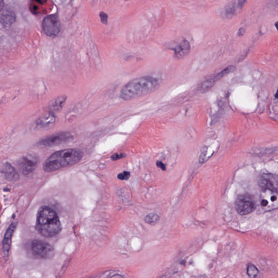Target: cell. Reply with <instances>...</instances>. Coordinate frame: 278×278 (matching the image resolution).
Wrapping results in <instances>:
<instances>
[{
	"label": "cell",
	"instance_id": "1",
	"mask_svg": "<svg viewBox=\"0 0 278 278\" xmlns=\"http://www.w3.org/2000/svg\"><path fill=\"white\" fill-rule=\"evenodd\" d=\"M36 229L45 238L56 236L62 231V224L56 212L51 208L42 206L36 215Z\"/></svg>",
	"mask_w": 278,
	"mask_h": 278
},
{
	"label": "cell",
	"instance_id": "2",
	"mask_svg": "<svg viewBox=\"0 0 278 278\" xmlns=\"http://www.w3.org/2000/svg\"><path fill=\"white\" fill-rule=\"evenodd\" d=\"M158 79L151 76H143L132 80L121 91L120 97L125 101L131 100L151 93L159 87Z\"/></svg>",
	"mask_w": 278,
	"mask_h": 278
},
{
	"label": "cell",
	"instance_id": "3",
	"mask_svg": "<svg viewBox=\"0 0 278 278\" xmlns=\"http://www.w3.org/2000/svg\"><path fill=\"white\" fill-rule=\"evenodd\" d=\"M83 155L81 149L77 148H69L57 151L45 160L43 169L47 173H52L70 167L81 161Z\"/></svg>",
	"mask_w": 278,
	"mask_h": 278
},
{
	"label": "cell",
	"instance_id": "4",
	"mask_svg": "<svg viewBox=\"0 0 278 278\" xmlns=\"http://www.w3.org/2000/svg\"><path fill=\"white\" fill-rule=\"evenodd\" d=\"M260 206L265 212L277 209L278 207V192L263 190L260 197Z\"/></svg>",
	"mask_w": 278,
	"mask_h": 278
},
{
	"label": "cell",
	"instance_id": "5",
	"mask_svg": "<svg viewBox=\"0 0 278 278\" xmlns=\"http://www.w3.org/2000/svg\"><path fill=\"white\" fill-rule=\"evenodd\" d=\"M235 208L239 215H246L253 212L256 208L253 198L248 195H240L235 203Z\"/></svg>",
	"mask_w": 278,
	"mask_h": 278
},
{
	"label": "cell",
	"instance_id": "6",
	"mask_svg": "<svg viewBox=\"0 0 278 278\" xmlns=\"http://www.w3.org/2000/svg\"><path fill=\"white\" fill-rule=\"evenodd\" d=\"M31 249L34 255L40 259H50L54 254V249L51 245L41 240H34L31 244Z\"/></svg>",
	"mask_w": 278,
	"mask_h": 278
},
{
	"label": "cell",
	"instance_id": "7",
	"mask_svg": "<svg viewBox=\"0 0 278 278\" xmlns=\"http://www.w3.org/2000/svg\"><path fill=\"white\" fill-rule=\"evenodd\" d=\"M73 138L71 133H59L42 139L39 144L45 147H55L70 142L73 140Z\"/></svg>",
	"mask_w": 278,
	"mask_h": 278
},
{
	"label": "cell",
	"instance_id": "8",
	"mask_svg": "<svg viewBox=\"0 0 278 278\" xmlns=\"http://www.w3.org/2000/svg\"><path fill=\"white\" fill-rule=\"evenodd\" d=\"M42 29L44 33L50 37L56 36L61 31V25L60 19L57 14L47 16L42 22Z\"/></svg>",
	"mask_w": 278,
	"mask_h": 278
},
{
	"label": "cell",
	"instance_id": "9",
	"mask_svg": "<svg viewBox=\"0 0 278 278\" xmlns=\"http://www.w3.org/2000/svg\"><path fill=\"white\" fill-rule=\"evenodd\" d=\"M39 160L35 155L29 154L21 158L18 162V167L20 173L25 175L33 173L37 166Z\"/></svg>",
	"mask_w": 278,
	"mask_h": 278
},
{
	"label": "cell",
	"instance_id": "10",
	"mask_svg": "<svg viewBox=\"0 0 278 278\" xmlns=\"http://www.w3.org/2000/svg\"><path fill=\"white\" fill-rule=\"evenodd\" d=\"M235 70V67L233 66H229L223 70L222 71L218 73L216 75L210 77L201 84L199 90L201 93H206L210 90L215 83L224 76L233 72Z\"/></svg>",
	"mask_w": 278,
	"mask_h": 278
},
{
	"label": "cell",
	"instance_id": "11",
	"mask_svg": "<svg viewBox=\"0 0 278 278\" xmlns=\"http://www.w3.org/2000/svg\"><path fill=\"white\" fill-rule=\"evenodd\" d=\"M258 183L263 190L268 189L278 192V180L276 175L264 174L260 176Z\"/></svg>",
	"mask_w": 278,
	"mask_h": 278
},
{
	"label": "cell",
	"instance_id": "12",
	"mask_svg": "<svg viewBox=\"0 0 278 278\" xmlns=\"http://www.w3.org/2000/svg\"><path fill=\"white\" fill-rule=\"evenodd\" d=\"M191 46L189 42L185 39L181 38L178 41V44L173 48L174 52V56L176 58L180 59L184 58L188 55L190 51Z\"/></svg>",
	"mask_w": 278,
	"mask_h": 278
},
{
	"label": "cell",
	"instance_id": "13",
	"mask_svg": "<svg viewBox=\"0 0 278 278\" xmlns=\"http://www.w3.org/2000/svg\"><path fill=\"white\" fill-rule=\"evenodd\" d=\"M56 116L54 113L51 111L41 116L36 121V125L39 128H46L55 124Z\"/></svg>",
	"mask_w": 278,
	"mask_h": 278
},
{
	"label": "cell",
	"instance_id": "14",
	"mask_svg": "<svg viewBox=\"0 0 278 278\" xmlns=\"http://www.w3.org/2000/svg\"><path fill=\"white\" fill-rule=\"evenodd\" d=\"M17 227V223L13 222L10 224L9 228L5 233L3 241V252L7 255L9 252L10 245L12 244V239L15 228Z\"/></svg>",
	"mask_w": 278,
	"mask_h": 278
},
{
	"label": "cell",
	"instance_id": "15",
	"mask_svg": "<svg viewBox=\"0 0 278 278\" xmlns=\"http://www.w3.org/2000/svg\"><path fill=\"white\" fill-rule=\"evenodd\" d=\"M2 172L5 179L9 181H17L20 178L17 171L9 163H7L4 164Z\"/></svg>",
	"mask_w": 278,
	"mask_h": 278
},
{
	"label": "cell",
	"instance_id": "16",
	"mask_svg": "<svg viewBox=\"0 0 278 278\" xmlns=\"http://www.w3.org/2000/svg\"><path fill=\"white\" fill-rule=\"evenodd\" d=\"M67 99V97L66 95H62L53 100L49 104V111L54 113L55 112L61 111L65 104Z\"/></svg>",
	"mask_w": 278,
	"mask_h": 278
},
{
	"label": "cell",
	"instance_id": "17",
	"mask_svg": "<svg viewBox=\"0 0 278 278\" xmlns=\"http://www.w3.org/2000/svg\"><path fill=\"white\" fill-rule=\"evenodd\" d=\"M238 9L236 3L235 1L228 5L224 10V14L227 18H231L236 13Z\"/></svg>",
	"mask_w": 278,
	"mask_h": 278
},
{
	"label": "cell",
	"instance_id": "18",
	"mask_svg": "<svg viewBox=\"0 0 278 278\" xmlns=\"http://www.w3.org/2000/svg\"><path fill=\"white\" fill-rule=\"evenodd\" d=\"M159 220V216L156 213H151L147 215L145 218V221L151 226L156 224Z\"/></svg>",
	"mask_w": 278,
	"mask_h": 278
},
{
	"label": "cell",
	"instance_id": "19",
	"mask_svg": "<svg viewBox=\"0 0 278 278\" xmlns=\"http://www.w3.org/2000/svg\"><path fill=\"white\" fill-rule=\"evenodd\" d=\"M247 272L248 276L251 278H256L259 275L258 269L252 264L248 265Z\"/></svg>",
	"mask_w": 278,
	"mask_h": 278
},
{
	"label": "cell",
	"instance_id": "20",
	"mask_svg": "<svg viewBox=\"0 0 278 278\" xmlns=\"http://www.w3.org/2000/svg\"><path fill=\"white\" fill-rule=\"evenodd\" d=\"M130 176L131 174L130 172H128V171H124V172L120 174L118 176H117V177L120 180H124L129 179Z\"/></svg>",
	"mask_w": 278,
	"mask_h": 278
},
{
	"label": "cell",
	"instance_id": "21",
	"mask_svg": "<svg viewBox=\"0 0 278 278\" xmlns=\"http://www.w3.org/2000/svg\"><path fill=\"white\" fill-rule=\"evenodd\" d=\"M125 157L126 154L124 153H119L113 154V156H111V158L112 160H114V161H116V160L124 158Z\"/></svg>",
	"mask_w": 278,
	"mask_h": 278
},
{
	"label": "cell",
	"instance_id": "22",
	"mask_svg": "<svg viewBox=\"0 0 278 278\" xmlns=\"http://www.w3.org/2000/svg\"><path fill=\"white\" fill-rule=\"evenodd\" d=\"M101 20L102 23L104 24H107L108 22V15L104 12H101L100 14Z\"/></svg>",
	"mask_w": 278,
	"mask_h": 278
},
{
	"label": "cell",
	"instance_id": "23",
	"mask_svg": "<svg viewBox=\"0 0 278 278\" xmlns=\"http://www.w3.org/2000/svg\"><path fill=\"white\" fill-rule=\"evenodd\" d=\"M246 1L247 0H237V1H235V2L236 3L238 9H242Z\"/></svg>",
	"mask_w": 278,
	"mask_h": 278
},
{
	"label": "cell",
	"instance_id": "24",
	"mask_svg": "<svg viewBox=\"0 0 278 278\" xmlns=\"http://www.w3.org/2000/svg\"><path fill=\"white\" fill-rule=\"evenodd\" d=\"M157 167L161 169L163 171H165L167 168H166L165 165L162 162L158 161L157 162Z\"/></svg>",
	"mask_w": 278,
	"mask_h": 278
},
{
	"label": "cell",
	"instance_id": "25",
	"mask_svg": "<svg viewBox=\"0 0 278 278\" xmlns=\"http://www.w3.org/2000/svg\"><path fill=\"white\" fill-rule=\"evenodd\" d=\"M245 30L243 28H240L239 30V35H243L244 34Z\"/></svg>",
	"mask_w": 278,
	"mask_h": 278
},
{
	"label": "cell",
	"instance_id": "26",
	"mask_svg": "<svg viewBox=\"0 0 278 278\" xmlns=\"http://www.w3.org/2000/svg\"><path fill=\"white\" fill-rule=\"evenodd\" d=\"M4 6L3 0H0V11L2 9Z\"/></svg>",
	"mask_w": 278,
	"mask_h": 278
}]
</instances>
